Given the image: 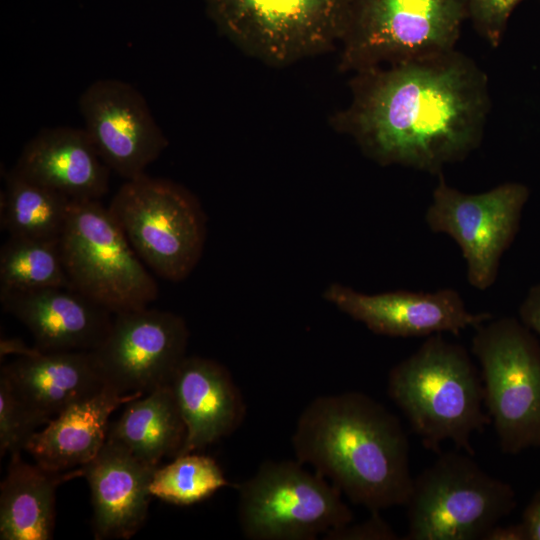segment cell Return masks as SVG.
Returning <instances> with one entry per match:
<instances>
[{"label":"cell","mask_w":540,"mask_h":540,"mask_svg":"<svg viewBox=\"0 0 540 540\" xmlns=\"http://www.w3.org/2000/svg\"><path fill=\"white\" fill-rule=\"evenodd\" d=\"M489 109L487 75L454 49L355 73L334 125L380 165L440 175L478 148Z\"/></svg>","instance_id":"6da1fadb"},{"label":"cell","mask_w":540,"mask_h":540,"mask_svg":"<svg viewBox=\"0 0 540 540\" xmlns=\"http://www.w3.org/2000/svg\"><path fill=\"white\" fill-rule=\"evenodd\" d=\"M296 460L310 464L370 512L406 504L413 477L400 420L370 396H319L300 414L292 437Z\"/></svg>","instance_id":"7a4b0ae2"},{"label":"cell","mask_w":540,"mask_h":540,"mask_svg":"<svg viewBox=\"0 0 540 540\" xmlns=\"http://www.w3.org/2000/svg\"><path fill=\"white\" fill-rule=\"evenodd\" d=\"M388 395L425 447L436 453L451 441L473 455V434L491 424L482 378L468 351L443 334L428 336L391 369Z\"/></svg>","instance_id":"3957f363"},{"label":"cell","mask_w":540,"mask_h":540,"mask_svg":"<svg viewBox=\"0 0 540 540\" xmlns=\"http://www.w3.org/2000/svg\"><path fill=\"white\" fill-rule=\"evenodd\" d=\"M470 454L439 453L413 479L405 540H484L516 507L512 486L484 471Z\"/></svg>","instance_id":"277c9868"},{"label":"cell","mask_w":540,"mask_h":540,"mask_svg":"<svg viewBox=\"0 0 540 540\" xmlns=\"http://www.w3.org/2000/svg\"><path fill=\"white\" fill-rule=\"evenodd\" d=\"M467 18V0H351L339 67L357 73L449 52Z\"/></svg>","instance_id":"5b68a950"},{"label":"cell","mask_w":540,"mask_h":540,"mask_svg":"<svg viewBox=\"0 0 540 540\" xmlns=\"http://www.w3.org/2000/svg\"><path fill=\"white\" fill-rule=\"evenodd\" d=\"M108 208L142 262L159 277L180 282L198 264L206 216L182 185L145 173L126 180Z\"/></svg>","instance_id":"8992f818"},{"label":"cell","mask_w":540,"mask_h":540,"mask_svg":"<svg viewBox=\"0 0 540 540\" xmlns=\"http://www.w3.org/2000/svg\"><path fill=\"white\" fill-rule=\"evenodd\" d=\"M59 242L70 288L113 314L157 298L155 279L100 200L71 201Z\"/></svg>","instance_id":"52a82bcc"},{"label":"cell","mask_w":540,"mask_h":540,"mask_svg":"<svg viewBox=\"0 0 540 540\" xmlns=\"http://www.w3.org/2000/svg\"><path fill=\"white\" fill-rule=\"evenodd\" d=\"M220 33L243 52L283 66L340 44L351 0H204Z\"/></svg>","instance_id":"ba28073f"},{"label":"cell","mask_w":540,"mask_h":540,"mask_svg":"<svg viewBox=\"0 0 540 540\" xmlns=\"http://www.w3.org/2000/svg\"><path fill=\"white\" fill-rule=\"evenodd\" d=\"M471 351L502 452L540 447V344L533 332L514 317H492L475 328Z\"/></svg>","instance_id":"9c48e42d"},{"label":"cell","mask_w":540,"mask_h":540,"mask_svg":"<svg viewBox=\"0 0 540 540\" xmlns=\"http://www.w3.org/2000/svg\"><path fill=\"white\" fill-rule=\"evenodd\" d=\"M341 494L298 460H267L238 485V523L252 540H313L353 521Z\"/></svg>","instance_id":"30bf717a"},{"label":"cell","mask_w":540,"mask_h":540,"mask_svg":"<svg viewBox=\"0 0 540 540\" xmlns=\"http://www.w3.org/2000/svg\"><path fill=\"white\" fill-rule=\"evenodd\" d=\"M529 194V188L519 182L468 194L450 186L440 174L425 222L432 232L456 242L466 262L467 280L475 289L485 291L495 283L501 258L519 230Z\"/></svg>","instance_id":"8fae6325"},{"label":"cell","mask_w":540,"mask_h":540,"mask_svg":"<svg viewBox=\"0 0 540 540\" xmlns=\"http://www.w3.org/2000/svg\"><path fill=\"white\" fill-rule=\"evenodd\" d=\"M188 339L181 316L147 306L115 313L90 353L105 385L121 394H146L170 383L187 356Z\"/></svg>","instance_id":"7c38bea8"},{"label":"cell","mask_w":540,"mask_h":540,"mask_svg":"<svg viewBox=\"0 0 540 540\" xmlns=\"http://www.w3.org/2000/svg\"><path fill=\"white\" fill-rule=\"evenodd\" d=\"M79 110L103 162L126 180L145 174L169 144L146 99L122 80L91 83L79 98Z\"/></svg>","instance_id":"4fadbf2b"},{"label":"cell","mask_w":540,"mask_h":540,"mask_svg":"<svg viewBox=\"0 0 540 540\" xmlns=\"http://www.w3.org/2000/svg\"><path fill=\"white\" fill-rule=\"evenodd\" d=\"M323 295L337 309L372 332L390 337L459 334L492 318L488 312L469 311L460 293L452 288L434 292L396 290L366 294L332 283Z\"/></svg>","instance_id":"5bb4252c"},{"label":"cell","mask_w":540,"mask_h":540,"mask_svg":"<svg viewBox=\"0 0 540 540\" xmlns=\"http://www.w3.org/2000/svg\"><path fill=\"white\" fill-rule=\"evenodd\" d=\"M3 310L31 332L42 352L91 351L107 334L113 313L69 288L0 289Z\"/></svg>","instance_id":"9a60e30c"},{"label":"cell","mask_w":540,"mask_h":540,"mask_svg":"<svg viewBox=\"0 0 540 540\" xmlns=\"http://www.w3.org/2000/svg\"><path fill=\"white\" fill-rule=\"evenodd\" d=\"M80 468L90 487L95 539L131 538L146 520L152 497L149 486L157 467L107 439Z\"/></svg>","instance_id":"2e32d148"},{"label":"cell","mask_w":540,"mask_h":540,"mask_svg":"<svg viewBox=\"0 0 540 540\" xmlns=\"http://www.w3.org/2000/svg\"><path fill=\"white\" fill-rule=\"evenodd\" d=\"M169 385L186 428L177 456L200 451L229 436L245 418L238 386L228 369L215 360L186 356Z\"/></svg>","instance_id":"e0dca14e"},{"label":"cell","mask_w":540,"mask_h":540,"mask_svg":"<svg viewBox=\"0 0 540 540\" xmlns=\"http://www.w3.org/2000/svg\"><path fill=\"white\" fill-rule=\"evenodd\" d=\"M12 168L71 200H100L109 189L111 170L84 128L41 129L24 145Z\"/></svg>","instance_id":"ac0fdd59"},{"label":"cell","mask_w":540,"mask_h":540,"mask_svg":"<svg viewBox=\"0 0 540 540\" xmlns=\"http://www.w3.org/2000/svg\"><path fill=\"white\" fill-rule=\"evenodd\" d=\"M0 374L25 404L47 422L106 386L90 351L38 352L17 357L2 366Z\"/></svg>","instance_id":"d6986e66"},{"label":"cell","mask_w":540,"mask_h":540,"mask_svg":"<svg viewBox=\"0 0 540 540\" xmlns=\"http://www.w3.org/2000/svg\"><path fill=\"white\" fill-rule=\"evenodd\" d=\"M144 393L121 394L105 386L95 395L74 403L36 431L26 444L35 463L63 472L91 461L107 440L111 414Z\"/></svg>","instance_id":"ffe728a7"},{"label":"cell","mask_w":540,"mask_h":540,"mask_svg":"<svg viewBox=\"0 0 540 540\" xmlns=\"http://www.w3.org/2000/svg\"><path fill=\"white\" fill-rule=\"evenodd\" d=\"M73 476H82L80 467L61 474L27 463L20 452L11 454L0 486V539H52L56 488Z\"/></svg>","instance_id":"44dd1931"},{"label":"cell","mask_w":540,"mask_h":540,"mask_svg":"<svg viewBox=\"0 0 540 540\" xmlns=\"http://www.w3.org/2000/svg\"><path fill=\"white\" fill-rule=\"evenodd\" d=\"M123 407L120 417L110 424L107 439L155 467L164 457L178 455L186 428L169 384L138 396Z\"/></svg>","instance_id":"7402d4cb"},{"label":"cell","mask_w":540,"mask_h":540,"mask_svg":"<svg viewBox=\"0 0 540 540\" xmlns=\"http://www.w3.org/2000/svg\"><path fill=\"white\" fill-rule=\"evenodd\" d=\"M71 199L30 181L13 168L4 173L0 226L9 236L59 238Z\"/></svg>","instance_id":"603a6c76"},{"label":"cell","mask_w":540,"mask_h":540,"mask_svg":"<svg viewBox=\"0 0 540 540\" xmlns=\"http://www.w3.org/2000/svg\"><path fill=\"white\" fill-rule=\"evenodd\" d=\"M59 239L9 236L0 250V289H71Z\"/></svg>","instance_id":"cb8c5ba5"},{"label":"cell","mask_w":540,"mask_h":540,"mask_svg":"<svg viewBox=\"0 0 540 540\" xmlns=\"http://www.w3.org/2000/svg\"><path fill=\"white\" fill-rule=\"evenodd\" d=\"M230 485L218 463L196 452L179 455L157 467L149 490L152 497L179 506H188L211 497Z\"/></svg>","instance_id":"d4e9b609"},{"label":"cell","mask_w":540,"mask_h":540,"mask_svg":"<svg viewBox=\"0 0 540 540\" xmlns=\"http://www.w3.org/2000/svg\"><path fill=\"white\" fill-rule=\"evenodd\" d=\"M48 422L30 409L0 374V455L25 450L37 428Z\"/></svg>","instance_id":"484cf974"},{"label":"cell","mask_w":540,"mask_h":540,"mask_svg":"<svg viewBox=\"0 0 540 540\" xmlns=\"http://www.w3.org/2000/svg\"><path fill=\"white\" fill-rule=\"evenodd\" d=\"M523 0H467V14L476 31L494 48L502 39L508 19Z\"/></svg>","instance_id":"4316f807"},{"label":"cell","mask_w":540,"mask_h":540,"mask_svg":"<svg viewBox=\"0 0 540 540\" xmlns=\"http://www.w3.org/2000/svg\"><path fill=\"white\" fill-rule=\"evenodd\" d=\"M331 540H396L398 535L380 516L378 511L371 512L370 517L360 523H351L329 532L324 536Z\"/></svg>","instance_id":"83f0119b"},{"label":"cell","mask_w":540,"mask_h":540,"mask_svg":"<svg viewBox=\"0 0 540 540\" xmlns=\"http://www.w3.org/2000/svg\"><path fill=\"white\" fill-rule=\"evenodd\" d=\"M520 321L540 336V283L533 285L519 307Z\"/></svg>","instance_id":"f1b7e54d"},{"label":"cell","mask_w":540,"mask_h":540,"mask_svg":"<svg viewBox=\"0 0 540 540\" xmlns=\"http://www.w3.org/2000/svg\"><path fill=\"white\" fill-rule=\"evenodd\" d=\"M528 540H540V490L525 507L522 521Z\"/></svg>","instance_id":"f546056e"},{"label":"cell","mask_w":540,"mask_h":540,"mask_svg":"<svg viewBox=\"0 0 540 540\" xmlns=\"http://www.w3.org/2000/svg\"><path fill=\"white\" fill-rule=\"evenodd\" d=\"M484 540H528L523 524L507 526L497 524L484 537Z\"/></svg>","instance_id":"4dcf8cb0"},{"label":"cell","mask_w":540,"mask_h":540,"mask_svg":"<svg viewBox=\"0 0 540 540\" xmlns=\"http://www.w3.org/2000/svg\"><path fill=\"white\" fill-rule=\"evenodd\" d=\"M38 352L35 346L29 347L26 343L19 338H2L0 341V355L1 358L9 354L17 355L18 357L31 356Z\"/></svg>","instance_id":"1f68e13d"}]
</instances>
